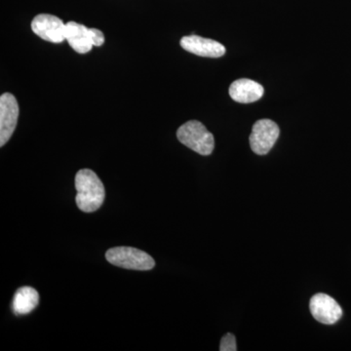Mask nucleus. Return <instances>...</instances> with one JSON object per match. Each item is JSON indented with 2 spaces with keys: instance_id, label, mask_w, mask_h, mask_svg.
<instances>
[{
  "instance_id": "obj_1",
  "label": "nucleus",
  "mask_w": 351,
  "mask_h": 351,
  "mask_svg": "<svg viewBox=\"0 0 351 351\" xmlns=\"http://www.w3.org/2000/svg\"><path fill=\"white\" fill-rule=\"evenodd\" d=\"M76 204L84 213L100 209L106 197L105 186L94 171L82 169L75 176Z\"/></svg>"
},
{
  "instance_id": "obj_2",
  "label": "nucleus",
  "mask_w": 351,
  "mask_h": 351,
  "mask_svg": "<svg viewBox=\"0 0 351 351\" xmlns=\"http://www.w3.org/2000/svg\"><path fill=\"white\" fill-rule=\"evenodd\" d=\"M177 138L182 145L200 156H210L214 151L213 134L197 120H191L180 127L177 131Z\"/></svg>"
},
{
  "instance_id": "obj_3",
  "label": "nucleus",
  "mask_w": 351,
  "mask_h": 351,
  "mask_svg": "<svg viewBox=\"0 0 351 351\" xmlns=\"http://www.w3.org/2000/svg\"><path fill=\"white\" fill-rule=\"evenodd\" d=\"M106 258L108 263L122 269L140 270H151L156 267L154 258L142 250L132 247H114L106 253Z\"/></svg>"
},
{
  "instance_id": "obj_4",
  "label": "nucleus",
  "mask_w": 351,
  "mask_h": 351,
  "mask_svg": "<svg viewBox=\"0 0 351 351\" xmlns=\"http://www.w3.org/2000/svg\"><path fill=\"white\" fill-rule=\"evenodd\" d=\"M66 40L75 52L86 54L93 46L100 47L105 43V36L98 29H89L76 22L66 24Z\"/></svg>"
},
{
  "instance_id": "obj_5",
  "label": "nucleus",
  "mask_w": 351,
  "mask_h": 351,
  "mask_svg": "<svg viewBox=\"0 0 351 351\" xmlns=\"http://www.w3.org/2000/svg\"><path fill=\"white\" fill-rule=\"evenodd\" d=\"M279 134L280 130L276 122L270 119L258 120L254 124L249 138L252 151L258 156L269 154L278 140Z\"/></svg>"
},
{
  "instance_id": "obj_6",
  "label": "nucleus",
  "mask_w": 351,
  "mask_h": 351,
  "mask_svg": "<svg viewBox=\"0 0 351 351\" xmlns=\"http://www.w3.org/2000/svg\"><path fill=\"white\" fill-rule=\"evenodd\" d=\"M19 105L14 95L4 93L0 97V147H3L12 137L18 119Z\"/></svg>"
},
{
  "instance_id": "obj_7",
  "label": "nucleus",
  "mask_w": 351,
  "mask_h": 351,
  "mask_svg": "<svg viewBox=\"0 0 351 351\" xmlns=\"http://www.w3.org/2000/svg\"><path fill=\"white\" fill-rule=\"evenodd\" d=\"M32 29L39 38L49 43H62L66 40V24L50 14L36 16L32 22Z\"/></svg>"
},
{
  "instance_id": "obj_8",
  "label": "nucleus",
  "mask_w": 351,
  "mask_h": 351,
  "mask_svg": "<svg viewBox=\"0 0 351 351\" xmlns=\"http://www.w3.org/2000/svg\"><path fill=\"white\" fill-rule=\"evenodd\" d=\"M309 308L314 318L322 324L332 325L343 316L341 306L326 294H316L311 298Z\"/></svg>"
},
{
  "instance_id": "obj_9",
  "label": "nucleus",
  "mask_w": 351,
  "mask_h": 351,
  "mask_svg": "<svg viewBox=\"0 0 351 351\" xmlns=\"http://www.w3.org/2000/svg\"><path fill=\"white\" fill-rule=\"evenodd\" d=\"M182 49L200 57L219 58L226 54V47L213 39L189 36L181 39Z\"/></svg>"
},
{
  "instance_id": "obj_10",
  "label": "nucleus",
  "mask_w": 351,
  "mask_h": 351,
  "mask_svg": "<svg viewBox=\"0 0 351 351\" xmlns=\"http://www.w3.org/2000/svg\"><path fill=\"white\" fill-rule=\"evenodd\" d=\"M263 92L265 89L260 83L247 78L235 80L230 87V96L232 100L241 104H250L260 100L263 96Z\"/></svg>"
},
{
  "instance_id": "obj_11",
  "label": "nucleus",
  "mask_w": 351,
  "mask_h": 351,
  "mask_svg": "<svg viewBox=\"0 0 351 351\" xmlns=\"http://www.w3.org/2000/svg\"><path fill=\"white\" fill-rule=\"evenodd\" d=\"M39 295L36 289L22 287L14 295L12 308L18 315L29 314L38 306Z\"/></svg>"
},
{
  "instance_id": "obj_12",
  "label": "nucleus",
  "mask_w": 351,
  "mask_h": 351,
  "mask_svg": "<svg viewBox=\"0 0 351 351\" xmlns=\"http://www.w3.org/2000/svg\"><path fill=\"white\" fill-rule=\"evenodd\" d=\"M219 350L221 351H237V339L234 335L228 332L225 337H223L221 341V346H219Z\"/></svg>"
}]
</instances>
